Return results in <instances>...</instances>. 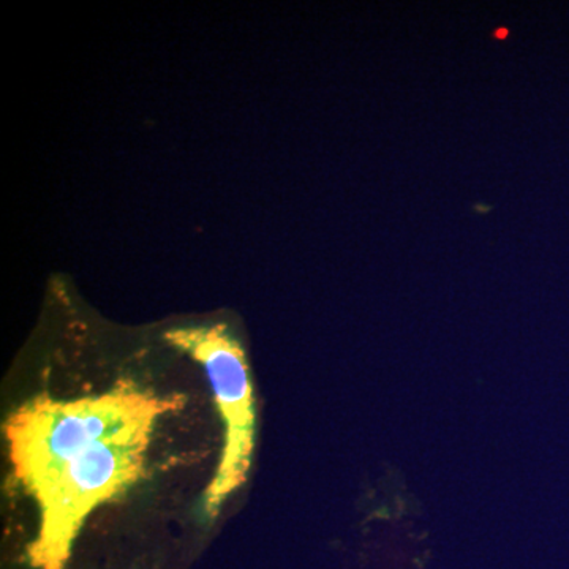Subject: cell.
Wrapping results in <instances>:
<instances>
[{
    "label": "cell",
    "instance_id": "6da1fadb",
    "mask_svg": "<svg viewBox=\"0 0 569 569\" xmlns=\"http://www.w3.org/2000/svg\"><path fill=\"white\" fill-rule=\"evenodd\" d=\"M186 406L132 380L74 400L33 397L6 425L14 477L36 498L39 533L28 549L36 569H69L93 509L118 500L146 473L157 419Z\"/></svg>",
    "mask_w": 569,
    "mask_h": 569
},
{
    "label": "cell",
    "instance_id": "7a4b0ae2",
    "mask_svg": "<svg viewBox=\"0 0 569 569\" xmlns=\"http://www.w3.org/2000/svg\"><path fill=\"white\" fill-rule=\"evenodd\" d=\"M167 340L203 366L223 419L219 467L206 489L201 509L216 519L227 498L244 485L254 447V397L244 348L224 325L178 328Z\"/></svg>",
    "mask_w": 569,
    "mask_h": 569
}]
</instances>
